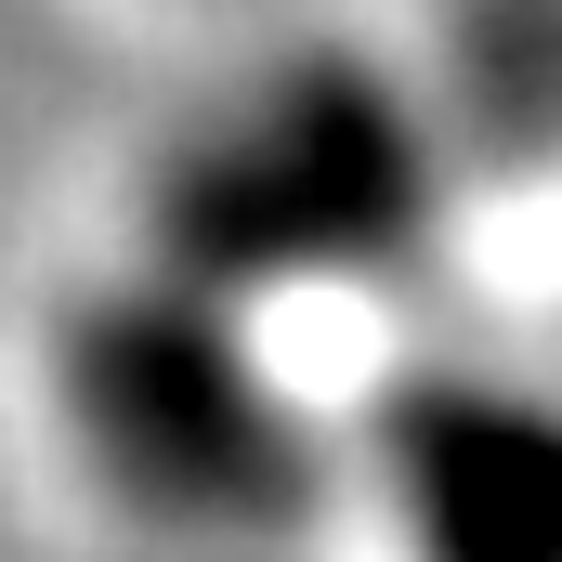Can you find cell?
<instances>
[{
  "mask_svg": "<svg viewBox=\"0 0 562 562\" xmlns=\"http://www.w3.org/2000/svg\"><path fill=\"white\" fill-rule=\"evenodd\" d=\"M144 249L236 288H406L445 249V144L419 92L340 40L262 53L144 170Z\"/></svg>",
  "mask_w": 562,
  "mask_h": 562,
  "instance_id": "1",
  "label": "cell"
},
{
  "mask_svg": "<svg viewBox=\"0 0 562 562\" xmlns=\"http://www.w3.org/2000/svg\"><path fill=\"white\" fill-rule=\"evenodd\" d=\"M367 484L406 562H562V393L524 367L406 353L367 406Z\"/></svg>",
  "mask_w": 562,
  "mask_h": 562,
  "instance_id": "3",
  "label": "cell"
},
{
  "mask_svg": "<svg viewBox=\"0 0 562 562\" xmlns=\"http://www.w3.org/2000/svg\"><path fill=\"white\" fill-rule=\"evenodd\" d=\"M53 406L79 458L170 537H288L327 510V431L249 340V301L144 249L53 314Z\"/></svg>",
  "mask_w": 562,
  "mask_h": 562,
  "instance_id": "2",
  "label": "cell"
}]
</instances>
